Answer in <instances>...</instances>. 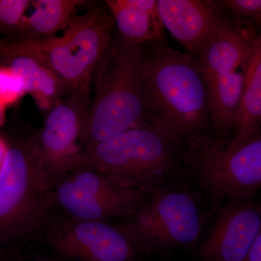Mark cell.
Masks as SVG:
<instances>
[{
	"label": "cell",
	"instance_id": "obj_1",
	"mask_svg": "<svg viewBox=\"0 0 261 261\" xmlns=\"http://www.w3.org/2000/svg\"><path fill=\"white\" fill-rule=\"evenodd\" d=\"M183 149L184 138L158 117L84 149L57 173L88 168L121 186L152 194L183 175Z\"/></svg>",
	"mask_w": 261,
	"mask_h": 261
},
{
	"label": "cell",
	"instance_id": "obj_2",
	"mask_svg": "<svg viewBox=\"0 0 261 261\" xmlns=\"http://www.w3.org/2000/svg\"><path fill=\"white\" fill-rule=\"evenodd\" d=\"M92 82L83 150L125 130L147 126L159 117L142 82L140 46L115 29L94 68Z\"/></svg>",
	"mask_w": 261,
	"mask_h": 261
},
{
	"label": "cell",
	"instance_id": "obj_3",
	"mask_svg": "<svg viewBox=\"0 0 261 261\" xmlns=\"http://www.w3.org/2000/svg\"><path fill=\"white\" fill-rule=\"evenodd\" d=\"M141 72L152 111L182 138L211 132L207 89L197 57L168 42L141 44Z\"/></svg>",
	"mask_w": 261,
	"mask_h": 261
},
{
	"label": "cell",
	"instance_id": "obj_4",
	"mask_svg": "<svg viewBox=\"0 0 261 261\" xmlns=\"http://www.w3.org/2000/svg\"><path fill=\"white\" fill-rule=\"evenodd\" d=\"M114 29V19L107 5L104 1L94 2L83 14L75 15L60 35L0 41V58L29 57L53 70L71 90L91 88L94 68Z\"/></svg>",
	"mask_w": 261,
	"mask_h": 261
},
{
	"label": "cell",
	"instance_id": "obj_5",
	"mask_svg": "<svg viewBox=\"0 0 261 261\" xmlns=\"http://www.w3.org/2000/svg\"><path fill=\"white\" fill-rule=\"evenodd\" d=\"M8 145L0 169V245L19 248L51 213V178L32 137Z\"/></svg>",
	"mask_w": 261,
	"mask_h": 261
},
{
	"label": "cell",
	"instance_id": "obj_6",
	"mask_svg": "<svg viewBox=\"0 0 261 261\" xmlns=\"http://www.w3.org/2000/svg\"><path fill=\"white\" fill-rule=\"evenodd\" d=\"M184 173L214 205L252 199L261 186V135L233 147L211 132L184 139Z\"/></svg>",
	"mask_w": 261,
	"mask_h": 261
},
{
	"label": "cell",
	"instance_id": "obj_7",
	"mask_svg": "<svg viewBox=\"0 0 261 261\" xmlns=\"http://www.w3.org/2000/svg\"><path fill=\"white\" fill-rule=\"evenodd\" d=\"M205 220L195 195L172 185L152 193L132 217L118 224L141 254H148L195 245Z\"/></svg>",
	"mask_w": 261,
	"mask_h": 261
},
{
	"label": "cell",
	"instance_id": "obj_8",
	"mask_svg": "<svg viewBox=\"0 0 261 261\" xmlns=\"http://www.w3.org/2000/svg\"><path fill=\"white\" fill-rule=\"evenodd\" d=\"M151 195L90 168L75 167L51 176L49 203L51 211L71 219L111 222L129 219Z\"/></svg>",
	"mask_w": 261,
	"mask_h": 261
},
{
	"label": "cell",
	"instance_id": "obj_9",
	"mask_svg": "<svg viewBox=\"0 0 261 261\" xmlns=\"http://www.w3.org/2000/svg\"><path fill=\"white\" fill-rule=\"evenodd\" d=\"M38 236L58 257L75 261H138L141 252L118 223L51 213Z\"/></svg>",
	"mask_w": 261,
	"mask_h": 261
},
{
	"label": "cell",
	"instance_id": "obj_10",
	"mask_svg": "<svg viewBox=\"0 0 261 261\" xmlns=\"http://www.w3.org/2000/svg\"><path fill=\"white\" fill-rule=\"evenodd\" d=\"M91 99V88L73 89L48 111L44 126L32 137L50 177L83 150Z\"/></svg>",
	"mask_w": 261,
	"mask_h": 261
},
{
	"label": "cell",
	"instance_id": "obj_11",
	"mask_svg": "<svg viewBox=\"0 0 261 261\" xmlns=\"http://www.w3.org/2000/svg\"><path fill=\"white\" fill-rule=\"evenodd\" d=\"M261 233V211L252 199L224 204L199 250L203 261H242Z\"/></svg>",
	"mask_w": 261,
	"mask_h": 261
},
{
	"label": "cell",
	"instance_id": "obj_12",
	"mask_svg": "<svg viewBox=\"0 0 261 261\" xmlns=\"http://www.w3.org/2000/svg\"><path fill=\"white\" fill-rule=\"evenodd\" d=\"M158 5L165 29L196 56L208 45L228 13L223 0H158Z\"/></svg>",
	"mask_w": 261,
	"mask_h": 261
},
{
	"label": "cell",
	"instance_id": "obj_13",
	"mask_svg": "<svg viewBox=\"0 0 261 261\" xmlns=\"http://www.w3.org/2000/svg\"><path fill=\"white\" fill-rule=\"evenodd\" d=\"M261 34L239 29L229 11L212 40L197 57L202 72L226 74L243 68L251 55Z\"/></svg>",
	"mask_w": 261,
	"mask_h": 261
},
{
	"label": "cell",
	"instance_id": "obj_14",
	"mask_svg": "<svg viewBox=\"0 0 261 261\" xmlns=\"http://www.w3.org/2000/svg\"><path fill=\"white\" fill-rule=\"evenodd\" d=\"M123 39L137 46L154 41L167 42L158 0H106Z\"/></svg>",
	"mask_w": 261,
	"mask_h": 261
},
{
	"label": "cell",
	"instance_id": "obj_15",
	"mask_svg": "<svg viewBox=\"0 0 261 261\" xmlns=\"http://www.w3.org/2000/svg\"><path fill=\"white\" fill-rule=\"evenodd\" d=\"M202 72L207 89L211 133L223 140L232 137L244 82L243 68L226 74Z\"/></svg>",
	"mask_w": 261,
	"mask_h": 261
},
{
	"label": "cell",
	"instance_id": "obj_16",
	"mask_svg": "<svg viewBox=\"0 0 261 261\" xmlns=\"http://www.w3.org/2000/svg\"><path fill=\"white\" fill-rule=\"evenodd\" d=\"M91 3L92 2L84 0L32 1V5H34L32 13L25 14L18 27L0 41L34 40L56 35L77 15L79 8L91 5Z\"/></svg>",
	"mask_w": 261,
	"mask_h": 261
},
{
	"label": "cell",
	"instance_id": "obj_17",
	"mask_svg": "<svg viewBox=\"0 0 261 261\" xmlns=\"http://www.w3.org/2000/svg\"><path fill=\"white\" fill-rule=\"evenodd\" d=\"M1 65L9 66L23 81L25 92L32 96L41 111L47 113L71 92L65 82L29 57L14 56L0 58Z\"/></svg>",
	"mask_w": 261,
	"mask_h": 261
},
{
	"label": "cell",
	"instance_id": "obj_18",
	"mask_svg": "<svg viewBox=\"0 0 261 261\" xmlns=\"http://www.w3.org/2000/svg\"><path fill=\"white\" fill-rule=\"evenodd\" d=\"M244 82L230 145L237 147L260 133L261 40L255 44L250 58L243 66Z\"/></svg>",
	"mask_w": 261,
	"mask_h": 261
},
{
	"label": "cell",
	"instance_id": "obj_19",
	"mask_svg": "<svg viewBox=\"0 0 261 261\" xmlns=\"http://www.w3.org/2000/svg\"><path fill=\"white\" fill-rule=\"evenodd\" d=\"M239 29L260 34V0H223Z\"/></svg>",
	"mask_w": 261,
	"mask_h": 261
},
{
	"label": "cell",
	"instance_id": "obj_20",
	"mask_svg": "<svg viewBox=\"0 0 261 261\" xmlns=\"http://www.w3.org/2000/svg\"><path fill=\"white\" fill-rule=\"evenodd\" d=\"M25 94L20 77L8 65H0V106L8 108L18 102Z\"/></svg>",
	"mask_w": 261,
	"mask_h": 261
},
{
	"label": "cell",
	"instance_id": "obj_21",
	"mask_svg": "<svg viewBox=\"0 0 261 261\" xmlns=\"http://www.w3.org/2000/svg\"><path fill=\"white\" fill-rule=\"evenodd\" d=\"M31 4L30 0H0V34H4V37L11 34L23 20Z\"/></svg>",
	"mask_w": 261,
	"mask_h": 261
},
{
	"label": "cell",
	"instance_id": "obj_22",
	"mask_svg": "<svg viewBox=\"0 0 261 261\" xmlns=\"http://www.w3.org/2000/svg\"><path fill=\"white\" fill-rule=\"evenodd\" d=\"M24 259L18 247L0 245V261H24Z\"/></svg>",
	"mask_w": 261,
	"mask_h": 261
},
{
	"label": "cell",
	"instance_id": "obj_23",
	"mask_svg": "<svg viewBox=\"0 0 261 261\" xmlns=\"http://www.w3.org/2000/svg\"><path fill=\"white\" fill-rule=\"evenodd\" d=\"M242 261H261V233L254 240Z\"/></svg>",
	"mask_w": 261,
	"mask_h": 261
},
{
	"label": "cell",
	"instance_id": "obj_24",
	"mask_svg": "<svg viewBox=\"0 0 261 261\" xmlns=\"http://www.w3.org/2000/svg\"><path fill=\"white\" fill-rule=\"evenodd\" d=\"M8 148V142H6L3 137H0V169H1L3 163L4 162Z\"/></svg>",
	"mask_w": 261,
	"mask_h": 261
},
{
	"label": "cell",
	"instance_id": "obj_25",
	"mask_svg": "<svg viewBox=\"0 0 261 261\" xmlns=\"http://www.w3.org/2000/svg\"><path fill=\"white\" fill-rule=\"evenodd\" d=\"M32 261H60L55 259L54 257L47 256L46 255L39 253V252H34L32 255Z\"/></svg>",
	"mask_w": 261,
	"mask_h": 261
},
{
	"label": "cell",
	"instance_id": "obj_26",
	"mask_svg": "<svg viewBox=\"0 0 261 261\" xmlns=\"http://www.w3.org/2000/svg\"><path fill=\"white\" fill-rule=\"evenodd\" d=\"M6 109L7 108L0 106V127L5 124L6 120Z\"/></svg>",
	"mask_w": 261,
	"mask_h": 261
}]
</instances>
